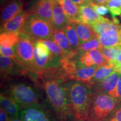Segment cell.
Listing matches in <instances>:
<instances>
[{
    "instance_id": "6da1fadb",
    "label": "cell",
    "mask_w": 121,
    "mask_h": 121,
    "mask_svg": "<svg viewBox=\"0 0 121 121\" xmlns=\"http://www.w3.org/2000/svg\"><path fill=\"white\" fill-rule=\"evenodd\" d=\"M89 86L86 83L75 81L67 87L72 112L79 119L89 120L93 98Z\"/></svg>"
},
{
    "instance_id": "7a4b0ae2",
    "label": "cell",
    "mask_w": 121,
    "mask_h": 121,
    "mask_svg": "<svg viewBox=\"0 0 121 121\" xmlns=\"http://www.w3.org/2000/svg\"><path fill=\"white\" fill-rule=\"evenodd\" d=\"M44 89L52 108L60 118L65 119L72 112L67 87L60 85L58 80L44 83Z\"/></svg>"
},
{
    "instance_id": "3957f363",
    "label": "cell",
    "mask_w": 121,
    "mask_h": 121,
    "mask_svg": "<svg viewBox=\"0 0 121 121\" xmlns=\"http://www.w3.org/2000/svg\"><path fill=\"white\" fill-rule=\"evenodd\" d=\"M53 31L52 25L48 20L29 13L22 31L35 40H43L52 38Z\"/></svg>"
},
{
    "instance_id": "277c9868",
    "label": "cell",
    "mask_w": 121,
    "mask_h": 121,
    "mask_svg": "<svg viewBox=\"0 0 121 121\" xmlns=\"http://www.w3.org/2000/svg\"><path fill=\"white\" fill-rule=\"evenodd\" d=\"M34 41L32 38L21 31L19 40L13 47L17 63L24 70L34 72Z\"/></svg>"
},
{
    "instance_id": "5b68a950",
    "label": "cell",
    "mask_w": 121,
    "mask_h": 121,
    "mask_svg": "<svg viewBox=\"0 0 121 121\" xmlns=\"http://www.w3.org/2000/svg\"><path fill=\"white\" fill-rule=\"evenodd\" d=\"M116 103L117 99L107 94L99 93L95 95L92 101L89 120L103 121L115 108Z\"/></svg>"
},
{
    "instance_id": "8992f818",
    "label": "cell",
    "mask_w": 121,
    "mask_h": 121,
    "mask_svg": "<svg viewBox=\"0 0 121 121\" xmlns=\"http://www.w3.org/2000/svg\"><path fill=\"white\" fill-rule=\"evenodd\" d=\"M9 92L11 97L22 108L37 103V94L29 86L24 84L14 85L10 87Z\"/></svg>"
},
{
    "instance_id": "52a82bcc",
    "label": "cell",
    "mask_w": 121,
    "mask_h": 121,
    "mask_svg": "<svg viewBox=\"0 0 121 121\" xmlns=\"http://www.w3.org/2000/svg\"><path fill=\"white\" fill-rule=\"evenodd\" d=\"M19 116L22 121H52L47 113L37 103L22 108Z\"/></svg>"
},
{
    "instance_id": "ba28073f",
    "label": "cell",
    "mask_w": 121,
    "mask_h": 121,
    "mask_svg": "<svg viewBox=\"0 0 121 121\" xmlns=\"http://www.w3.org/2000/svg\"><path fill=\"white\" fill-rule=\"evenodd\" d=\"M29 13L22 10L8 22L1 25V32L18 33L22 31Z\"/></svg>"
},
{
    "instance_id": "9c48e42d",
    "label": "cell",
    "mask_w": 121,
    "mask_h": 121,
    "mask_svg": "<svg viewBox=\"0 0 121 121\" xmlns=\"http://www.w3.org/2000/svg\"><path fill=\"white\" fill-rule=\"evenodd\" d=\"M51 39L53 40L63 50L65 53L64 58L72 59L78 53V52H76L72 49L67 36L62 30H54L53 36Z\"/></svg>"
},
{
    "instance_id": "30bf717a",
    "label": "cell",
    "mask_w": 121,
    "mask_h": 121,
    "mask_svg": "<svg viewBox=\"0 0 121 121\" xmlns=\"http://www.w3.org/2000/svg\"><path fill=\"white\" fill-rule=\"evenodd\" d=\"M53 4V0H37L28 13L44 18L52 25Z\"/></svg>"
},
{
    "instance_id": "8fae6325",
    "label": "cell",
    "mask_w": 121,
    "mask_h": 121,
    "mask_svg": "<svg viewBox=\"0 0 121 121\" xmlns=\"http://www.w3.org/2000/svg\"><path fill=\"white\" fill-rule=\"evenodd\" d=\"M121 75L119 72H115L98 84L99 93L107 94L116 99L117 84Z\"/></svg>"
},
{
    "instance_id": "7c38bea8",
    "label": "cell",
    "mask_w": 121,
    "mask_h": 121,
    "mask_svg": "<svg viewBox=\"0 0 121 121\" xmlns=\"http://www.w3.org/2000/svg\"><path fill=\"white\" fill-rule=\"evenodd\" d=\"M69 22L70 20L58 1L53 0L52 13V26L53 29L62 30Z\"/></svg>"
},
{
    "instance_id": "4fadbf2b",
    "label": "cell",
    "mask_w": 121,
    "mask_h": 121,
    "mask_svg": "<svg viewBox=\"0 0 121 121\" xmlns=\"http://www.w3.org/2000/svg\"><path fill=\"white\" fill-rule=\"evenodd\" d=\"M22 0H10L1 9V22L4 24L22 11L23 7Z\"/></svg>"
},
{
    "instance_id": "5bb4252c",
    "label": "cell",
    "mask_w": 121,
    "mask_h": 121,
    "mask_svg": "<svg viewBox=\"0 0 121 121\" xmlns=\"http://www.w3.org/2000/svg\"><path fill=\"white\" fill-rule=\"evenodd\" d=\"M81 22L91 26L95 22H109L107 18L98 14L90 4H84L80 6Z\"/></svg>"
},
{
    "instance_id": "9a60e30c",
    "label": "cell",
    "mask_w": 121,
    "mask_h": 121,
    "mask_svg": "<svg viewBox=\"0 0 121 121\" xmlns=\"http://www.w3.org/2000/svg\"><path fill=\"white\" fill-rule=\"evenodd\" d=\"M98 67L99 66L97 65L86 67L81 65L78 62V66L74 72L72 80H76L89 85Z\"/></svg>"
},
{
    "instance_id": "2e32d148",
    "label": "cell",
    "mask_w": 121,
    "mask_h": 121,
    "mask_svg": "<svg viewBox=\"0 0 121 121\" xmlns=\"http://www.w3.org/2000/svg\"><path fill=\"white\" fill-rule=\"evenodd\" d=\"M70 22L75 27L81 44L89 41L92 38L98 35L90 25L82 22Z\"/></svg>"
},
{
    "instance_id": "e0dca14e",
    "label": "cell",
    "mask_w": 121,
    "mask_h": 121,
    "mask_svg": "<svg viewBox=\"0 0 121 121\" xmlns=\"http://www.w3.org/2000/svg\"><path fill=\"white\" fill-rule=\"evenodd\" d=\"M102 47H113L121 45V30H110L99 36Z\"/></svg>"
},
{
    "instance_id": "ac0fdd59",
    "label": "cell",
    "mask_w": 121,
    "mask_h": 121,
    "mask_svg": "<svg viewBox=\"0 0 121 121\" xmlns=\"http://www.w3.org/2000/svg\"><path fill=\"white\" fill-rule=\"evenodd\" d=\"M115 72H116V66L113 63L108 62L107 64L99 66L91 80L89 85L99 84Z\"/></svg>"
},
{
    "instance_id": "d6986e66",
    "label": "cell",
    "mask_w": 121,
    "mask_h": 121,
    "mask_svg": "<svg viewBox=\"0 0 121 121\" xmlns=\"http://www.w3.org/2000/svg\"><path fill=\"white\" fill-rule=\"evenodd\" d=\"M70 22H81L80 6L71 0H57Z\"/></svg>"
},
{
    "instance_id": "ffe728a7",
    "label": "cell",
    "mask_w": 121,
    "mask_h": 121,
    "mask_svg": "<svg viewBox=\"0 0 121 121\" xmlns=\"http://www.w3.org/2000/svg\"><path fill=\"white\" fill-rule=\"evenodd\" d=\"M1 105L3 109L13 117V118H17L19 116L20 105L11 97L5 96L1 94L0 95Z\"/></svg>"
},
{
    "instance_id": "44dd1931",
    "label": "cell",
    "mask_w": 121,
    "mask_h": 121,
    "mask_svg": "<svg viewBox=\"0 0 121 121\" xmlns=\"http://www.w3.org/2000/svg\"><path fill=\"white\" fill-rule=\"evenodd\" d=\"M62 30L67 36L72 49L76 52H78V49L81 44L73 25L69 22L64 27Z\"/></svg>"
},
{
    "instance_id": "7402d4cb",
    "label": "cell",
    "mask_w": 121,
    "mask_h": 121,
    "mask_svg": "<svg viewBox=\"0 0 121 121\" xmlns=\"http://www.w3.org/2000/svg\"><path fill=\"white\" fill-rule=\"evenodd\" d=\"M91 26L98 36L110 30H121V24L116 23L113 20L109 22H95Z\"/></svg>"
},
{
    "instance_id": "603a6c76",
    "label": "cell",
    "mask_w": 121,
    "mask_h": 121,
    "mask_svg": "<svg viewBox=\"0 0 121 121\" xmlns=\"http://www.w3.org/2000/svg\"><path fill=\"white\" fill-rule=\"evenodd\" d=\"M19 40V33L4 31L0 35V46L13 48Z\"/></svg>"
},
{
    "instance_id": "cb8c5ba5",
    "label": "cell",
    "mask_w": 121,
    "mask_h": 121,
    "mask_svg": "<svg viewBox=\"0 0 121 121\" xmlns=\"http://www.w3.org/2000/svg\"><path fill=\"white\" fill-rule=\"evenodd\" d=\"M18 63L10 57L1 56L0 57V67L1 74H13V69Z\"/></svg>"
},
{
    "instance_id": "d4e9b609",
    "label": "cell",
    "mask_w": 121,
    "mask_h": 121,
    "mask_svg": "<svg viewBox=\"0 0 121 121\" xmlns=\"http://www.w3.org/2000/svg\"><path fill=\"white\" fill-rule=\"evenodd\" d=\"M103 56L109 62H114L121 52V45L113 47L100 48Z\"/></svg>"
},
{
    "instance_id": "484cf974",
    "label": "cell",
    "mask_w": 121,
    "mask_h": 121,
    "mask_svg": "<svg viewBox=\"0 0 121 121\" xmlns=\"http://www.w3.org/2000/svg\"><path fill=\"white\" fill-rule=\"evenodd\" d=\"M102 48L103 47L101 45L100 43L99 36L97 35L92 38L89 41L80 45L78 51H80L82 53L88 52L91 50L100 49Z\"/></svg>"
},
{
    "instance_id": "4316f807",
    "label": "cell",
    "mask_w": 121,
    "mask_h": 121,
    "mask_svg": "<svg viewBox=\"0 0 121 121\" xmlns=\"http://www.w3.org/2000/svg\"><path fill=\"white\" fill-rule=\"evenodd\" d=\"M88 52L95 65L99 66L107 64L109 62L104 57L100 49L91 50Z\"/></svg>"
},
{
    "instance_id": "83f0119b",
    "label": "cell",
    "mask_w": 121,
    "mask_h": 121,
    "mask_svg": "<svg viewBox=\"0 0 121 121\" xmlns=\"http://www.w3.org/2000/svg\"><path fill=\"white\" fill-rule=\"evenodd\" d=\"M39 41L42 42L44 44L46 45L53 54L61 57L62 58H65V53L63 50L52 39H45Z\"/></svg>"
},
{
    "instance_id": "f1b7e54d",
    "label": "cell",
    "mask_w": 121,
    "mask_h": 121,
    "mask_svg": "<svg viewBox=\"0 0 121 121\" xmlns=\"http://www.w3.org/2000/svg\"><path fill=\"white\" fill-rule=\"evenodd\" d=\"M105 6L109 10L113 19L121 15V0H110Z\"/></svg>"
},
{
    "instance_id": "f546056e",
    "label": "cell",
    "mask_w": 121,
    "mask_h": 121,
    "mask_svg": "<svg viewBox=\"0 0 121 121\" xmlns=\"http://www.w3.org/2000/svg\"><path fill=\"white\" fill-rule=\"evenodd\" d=\"M78 62L81 65L86 66V67H90V66L95 65L89 53V52L82 53V55L78 60Z\"/></svg>"
},
{
    "instance_id": "4dcf8cb0",
    "label": "cell",
    "mask_w": 121,
    "mask_h": 121,
    "mask_svg": "<svg viewBox=\"0 0 121 121\" xmlns=\"http://www.w3.org/2000/svg\"><path fill=\"white\" fill-rule=\"evenodd\" d=\"M0 52H1V56L10 57L17 63V57H16L13 48H6L0 46Z\"/></svg>"
},
{
    "instance_id": "1f68e13d",
    "label": "cell",
    "mask_w": 121,
    "mask_h": 121,
    "mask_svg": "<svg viewBox=\"0 0 121 121\" xmlns=\"http://www.w3.org/2000/svg\"><path fill=\"white\" fill-rule=\"evenodd\" d=\"M93 8L94 9V10L96 11V13L99 14L100 16L105 15L107 13H110L109 10L106 6L102 5V4H96L94 2H92L91 4H90Z\"/></svg>"
},
{
    "instance_id": "d6a6232c",
    "label": "cell",
    "mask_w": 121,
    "mask_h": 121,
    "mask_svg": "<svg viewBox=\"0 0 121 121\" xmlns=\"http://www.w3.org/2000/svg\"><path fill=\"white\" fill-rule=\"evenodd\" d=\"M110 121H121V106L116 110L114 117Z\"/></svg>"
},
{
    "instance_id": "836d02e7",
    "label": "cell",
    "mask_w": 121,
    "mask_h": 121,
    "mask_svg": "<svg viewBox=\"0 0 121 121\" xmlns=\"http://www.w3.org/2000/svg\"><path fill=\"white\" fill-rule=\"evenodd\" d=\"M116 99L121 100V75L118 81L117 87V98Z\"/></svg>"
},
{
    "instance_id": "e575fe53",
    "label": "cell",
    "mask_w": 121,
    "mask_h": 121,
    "mask_svg": "<svg viewBox=\"0 0 121 121\" xmlns=\"http://www.w3.org/2000/svg\"><path fill=\"white\" fill-rule=\"evenodd\" d=\"M6 112L1 108L0 109V121H9Z\"/></svg>"
},
{
    "instance_id": "d590c367",
    "label": "cell",
    "mask_w": 121,
    "mask_h": 121,
    "mask_svg": "<svg viewBox=\"0 0 121 121\" xmlns=\"http://www.w3.org/2000/svg\"><path fill=\"white\" fill-rule=\"evenodd\" d=\"M72 2L76 4L78 6H83L84 4H86L85 1V0H71Z\"/></svg>"
},
{
    "instance_id": "8d00e7d4",
    "label": "cell",
    "mask_w": 121,
    "mask_h": 121,
    "mask_svg": "<svg viewBox=\"0 0 121 121\" xmlns=\"http://www.w3.org/2000/svg\"><path fill=\"white\" fill-rule=\"evenodd\" d=\"M110 0H94L93 2L96 4H102V5H106Z\"/></svg>"
},
{
    "instance_id": "74e56055",
    "label": "cell",
    "mask_w": 121,
    "mask_h": 121,
    "mask_svg": "<svg viewBox=\"0 0 121 121\" xmlns=\"http://www.w3.org/2000/svg\"><path fill=\"white\" fill-rule=\"evenodd\" d=\"M112 63H114V64L116 65V66H120V65H121V53L119 54V55L118 56V58L117 60H116V61Z\"/></svg>"
},
{
    "instance_id": "f35d334b",
    "label": "cell",
    "mask_w": 121,
    "mask_h": 121,
    "mask_svg": "<svg viewBox=\"0 0 121 121\" xmlns=\"http://www.w3.org/2000/svg\"><path fill=\"white\" fill-rule=\"evenodd\" d=\"M116 72H119V73L121 74V65L116 66Z\"/></svg>"
},
{
    "instance_id": "ab89813d",
    "label": "cell",
    "mask_w": 121,
    "mask_h": 121,
    "mask_svg": "<svg viewBox=\"0 0 121 121\" xmlns=\"http://www.w3.org/2000/svg\"><path fill=\"white\" fill-rule=\"evenodd\" d=\"M85 1L86 4H91L92 2H93L94 0H85Z\"/></svg>"
},
{
    "instance_id": "60d3db41",
    "label": "cell",
    "mask_w": 121,
    "mask_h": 121,
    "mask_svg": "<svg viewBox=\"0 0 121 121\" xmlns=\"http://www.w3.org/2000/svg\"><path fill=\"white\" fill-rule=\"evenodd\" d=\"M9 121H22V120H19L18 118H13L12 120H10Z\"/></svg>"
},
{
    "instance_id": "b9f144b4",
    "label": "cell",
    "mask_w": 121,
    "mask_h": 121,
    "mask_svg": "<svg viewBox=\"0 0 121 121\" xmlns=\"http://www.w3.org/2000/svg\"><path fill=\"white\" fill-rule=\"evenodd\" d=\"M0 1H1V4H4V3L5 2V1H6V0H0Z\"/></svg>"
},
{
    "instance_id": "7bdbcfd3",
    "label": "cell",
    "mask_w": 121,
    "mask_h": 121,
    "mask_svg": "<svg viewBox=\"0 0 121 121\" xmlns=\"http://www.w3.org/2000/svg\"><path fill=\"white\" fill-rule=\"evenodd\" d=\"M78 121H86V120H83V119H80Z\"/></svg>"
},
{
    "instance_id": "ee69618b",
    "label": "cell",
    "mask_w": 121,
    "mask_h": 121,
    "mask_svg": "<svg viewBox=\"0 0 121 121\" xmlns=\"http://www.w3.org/2000/svg\"><path fill=\"white\" fill-rule=\"evenodd\" d=\"M90 121V120H89V121Z\"/></svg>"
},
{
    "instance_id": "f6af8a7d",
    "label": "cell",
    "mask_w": 121,
    "mask_h": 121,
    "mask_svg": "<svg viewBox=\"0 0 121 121\" xmlns=\"http://www.w3.org/2000/svg\"></svg>"
}]
</instances>
